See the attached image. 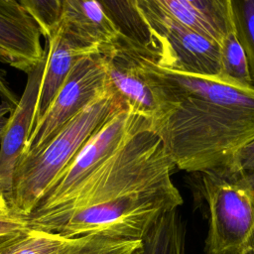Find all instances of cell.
<instances>
[{
  "label": "cell",
  "instance_id": "obj_1",
  "mask_svg": "<svg viewBox=\"0 0 254 254\" xmlns=\"http://www.w3.org/2000/svg\"><path fill=\"white\" fill-rule=\"evenodd\" d=\"M175 164L146 120L41 229L64 238L104 235L142 240L183 204L172 181Z\"/></svg>",
  "mask_w": 254,
  "mask_h": 254
},
{
  "label": "cell",
  "instance_id": "obj_2",
  "mask_svg": "<svg viewBox=\"0 0 254 254\" xmlns=\"http://www.w3.org/2000/svg\"><path fill=\"white\" fill-rule=\"evenodd\" d=\"M140 57L158 101L150 128L177 168L198 173L224 168L254 138V85L162 67L145 47Z\"/></svg>",
  "mask_w": 254,
  "mask_h": 254
},
{
  "label": "cell",
  "instance_id": "obj_3",
  "mask_svg": "<svg viewBox=\"0 0 254 254\" xmlns=\"http://www.w3.org/2000/svg\"><path fill=\"white\" fill-rule=\"evenodd\" d=\"M123 106L108 90L70 119L38 153L17 163L9 206L23 220L107 119Z\"/></svg>",
  "mask_w": 254,
  "mask_h": 254
},
{
  "label": "cell",
  "instance_id": "obj_4",
  "mask_svg": "<svg viewBox=\"0 0 254 254\" xmlns=\"http://www.w3.org/2000/svg\"><path fill=\"white\" fill-rule=\"evenodd\" d=\"M146 120L148 119L124 107L115 111L45 191L32 212L24 218L27 227L41 229L56 217L126 138Z\"/></svg>",
  "mask_w": 254,
  "mask_h": 254
},
{
  "label": "cell",
  "instance_id": "obj_5",
  "mask_svg": "<svg viewBox=\"0 0 254 254\" xmlns=\"http://www.w3.org/2000/svg\"><path fill=\"white\" fill-rule=\"evenodd\" d=\"M201 174L209 224L206 254H240L254 231V193L240 174L224 168Z\"/></svg>",
  "mask_w": 254,
  "mask_h": 254
},
{
  "label": "cell",
  "instance_id": "obj_6",
  "mask_svg": "<svg viewBox=\"0 0 254 254\" xmlns=\"http://www.w3.org/2000/svg\"><path fill=\"white\" fill-rule=\"evenodd\" d=\"M135 4L147 30V49L158 65L200 76L220 75L217 43L155 12L144 0Z\"/></svg>",
  "mask_w": 254,
  "mask_h": 254
},
{
  "label": "cell",
  "instance_id": "obj_7",
  "mask_svg": "<svg viewBox=\"0 0 254 254\" xmlns=\"http://www.w3.org/2000/svg\"><path fill=\"white\" fill-rule=\"evenodd\" d=\"M107 90L100 55L79 59L42 119L32 128L22 155L40 152L70 119Z\"/></svg>",
  "mask_w": 254,
  "mask_h": 254
},
{
  "label": "cell",
  "instance_id": "obj_8",
  "mask_svg": "<svg viewBox=\"0 0 254 254\" xmlns=\"http://www.w3.org/2000/svg\"><path fill=\"white\" fill-rule=\"evenodd\" d=\"M142 47L122 35L99 55L112 95L124 108L150 120L157 112L158 101L141 61Z\"/></svg>",
  "mask_w": 254,
  "mask_h": 254
},
{
  "label": "cell",
  "instance_id": "obj_9",
  "mask_svg": "<svg viewBox=\"0 0 254 254\" xmlns=\"http://www.w3.org/2000/svg\"><path fill=\"white\" fill-rule=\"evenodd\" d=\"M46 62L47 53L44 60L27 73L24 92L10 114L6 130L0 141V192L8 204L12 197L15 169L32 131Z\"/></svg>",
  "mask_w": 254,
  "mask_h": 254
},
{
  "label": "cell",
  "instance_id": "obj_10",
  "mask_svg": "<svg viewBox=\"0 0 254 254\" xmlns=\"http://www.w3.org/2000/svg\"><path fill=\"white\" fill-rule=\"evenodd\" d=\"M41 31L20 1L0 0V62L29 73L46 57Z\"/></svg>",
  "mask_w": 254,
  "mask_h": 254
},
{
  "label": "cell",
  "instance_id": "obj_11",
  "mask_svg": "<svg viewBox=\"0 0 254 254\" xmlns=\"http://www.w3.org/2000/svg\"><path fill=\"white\" fill-rule=\"evenodd\" d=\"M59 29L96 54L114 45L122 36L101 1L63 0Z\"/></svg>",
  "mask_w": 254,
  "mask_h": 254
},
{
  "label": "cell",
  "instance_id": "obj_12",
  "mask_svg": "<svg viewBox=\"0 0 254 254\" xmlns=\"http://www.w3.org/2000/svg\"><path fill=\"white\" fill-rule=\"evenodd\" d=\"M155 12L217 43L234 30L230 0H144Z\"/></svg>",
  "mask_w": 254,
  "mask_h": 254
},
{
  "label": "cell",
  "instance_id": "obj_13",
  "mask_svg": "<svg viewBox=\"0 0 254 254\" xmlns=\"http://www.w3.org/2000/svg\"><path fill=\"white\" fill-rule=\"evenodd\" d=\"M46 49L47 62L35 109L33 127L42 119L76 62L83 57L96 55L66 37L60 29L46 39Z\"/></svg>",
  "mask_w": 254,
  "mask_h": 254
},
{
  "label": "cell",
  "instance_id": "obj_14",
  "mask_svg": "<svg viewBox=\"0 0 254 254\" xmlns=\"http://www.w3.org/2000/svg\"><path fill=\"white\" fill-rule=\"evenodd\" d=\"M138 254H186V227L178 209L164 214L142 239Z\"/></svg>",
  "mask_w": 254,
  "mask_h": 254
},
{
  "label": "cell",
  "instance_id": "obj_15",
  "mask_svg": "<svg viewBox=\"0 0 254 254\" xmlns=\"http://www.w3.org/2000/svg\"><path fill=\"white\" fill-rule=\"evenodd\" d=\"M57 233L26 228L0 242V254H65L76 243Z\"/></svg>",
  "mask_w": 254,
  "mask_h": 254
},
{
  "label": "cell",
  "instance_id": "obj_16",
  "mask_svg": "<svg viewBox=\"0 0 254 254\" xmlns=\"http://www.w3.org/2000/svg\"><path fill=\"white\" fill-rule=\"evenodd\" d=\"M230 5L234 33L245 53L254 85V0H230Z\"/></svg>",
  "mask_w": 254,
  "mask_h": 254
},
{
  "label": "cell",
  "instance_id": "obj_17",
  "mask_svg": "<svg viewBox=\"0 0 254 254\" xmlns=\"http://www.w3.org/2000/svg\"><path fill=\"white\" fill-rule=\"evenodd\" d=\"M219 46L220 75L244 85H253L245 53L235 36L234 30L224 38Z\"/></svg>",
  "mask_w": 254,
  "mask_h": 254
},
{
  "label": "cell",
  "instance_id": "obj_18",
  "mask_svg": "<svg viewBox=\"0 0 254 254\" xmlns=\"http://www.w3.org/2000/svg\"><path fill=\"white\" fill-rule=\"evenodd\" d=\"M142 240H129L104 235L77 237L76 243L65 254H138Z\"/></svg>",
  "mask_w": 254,
  "mask_h": 254
},
{
  "label": "cell",
  "instance_id": "obj_19",
  "mask_svg": "<svg viewBox=\"0 0 254 254\" xmlns=\"http://www.w3.org/2000/svg\"><path fill=\"white\" fill-rule=\"evenodd\" d=\"M21 4L32 16L45 39L60 27L63 0H21Z\"/></svg>",
  "mask_w": 254,
  "mask_h": 254
},
{
  "label": "cell",
  "instance_id": "obj_20",
  "mask_svg": "<svg viewBox=\"0 0 254 254\" xmlns=\"http://www.w3.org/2000/svg\"><path fill=\"white\" fill-rule=\"evenodd\" d=\"M224 169L235 174L254 171V138L231 156Z\"/></svg>",
  "mask_w": 254,
  "mask_h": 254
},
{
  "label": "cell",
  "instance_id": "obj_21",
  "mask_svg": "<svg viewBox=\"0 0 254 254\" xmlns=\"http://www.w3.org/2000/svg\"><path fill=\"white\" fill-rule=\"evenodd\" d=\"M26 228H27V225L25 221L17 215L7 219H1L0 220V242L20 233Z\"/></svg>",
  "mask_w": 254,
  "mask_h": 254
},
{
  "label": "cell",
  "instance_id": "obj_22",
  "mask_svg": "<svg viewBox=\"0 0 254 254\" xmlns=\"http://www.w3.org/2000/svg\"><path fill=\"white\" fill-rule=\"evenodd\" d=\"M0 96L2 101L9 103L12 107H15L19 100L13 90L10 88V85L6 80L2 70H0Z\"/></svg>",
  "mask_w": 254,
  "mask_h": 254
},
{
  "label": "cell",
  "instance_id": "obj_23",
  "mask_svg": "<svg viewBox=\"0 0 254 254\" xmlns=\"http://www.w3.org/2000/svg\"><path fill=\"white\" fill-rule=\"evenodd\" d=\"M13 109L14 107H12L9 103L5 101H2V103L0 104V141L6 130V126L8 124V120Z\"/></svg>",
  "mask_w": 254,
  "mask_h": 254
},
{
  "label": "cell",
  "instance_id": "obj_24",
  "mask_svg": "<svg viewBox=\"0 0 254 254\" xmlns=\"http://www.w3.org/2000/svg\"><path fill=\"white\" fill-rule=\"evenodd\" d=\"M13 216H15V214L12 212L4 195L0 192V220L7 219Z\"/></svg>",
  "mask_w": 254,
  "mask_h": 254
},
{
  "label": "cell",
  "instance_id": "obj_25",
  "mask_svg": "<svg viewBox=\"0 0 254 254\" xmlns=\"http://www.w3.org/2000/svg\"><path fill=\"white\" fill-rule=\"evenodd\" d=\"M241 178L244 181V183L248 186V188L252 190L254 193V171L246 172V173H241Z\"/></svg>",
  "mask_w": 254,
  "mask_h": 254
},
{
  "label": "cell",
  "instance_id": "obj_26",
  "mask_svg": "<svg viewBox=\"0 0 254 254\" xmlns=\"http://www.w3.org/2000/svg\"><path fill=\"white\" fill-rule=\"evenodd\" d=\"M240 254H254V231L243 246Z\"/></svg>",
  "mask_w": 254,
  "mask_h": 254
}]
</instances>
